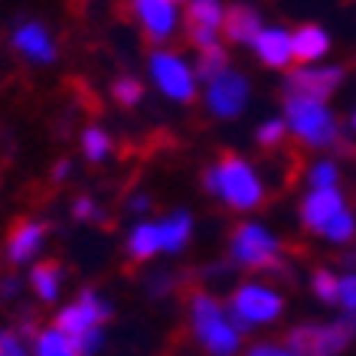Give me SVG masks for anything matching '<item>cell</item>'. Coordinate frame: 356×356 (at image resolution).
I'll list each match as a JSON object with an SVG mask.
<instances>
[{"mask_svg":"<svg viewBox=\"0 0 356 356\" xmlns=\"http://www.w3.org/2000/svg\"><path fill=\"white\" fill-rule=\"evenodd\" d=\"M203 193L209 200H216L222 209L248 216L259 213L265 200H268V184L255 163L248 161L245 154H222L209 163L200 177Z\"/></svg>","mask_w":356,"mask_h":356,"instance_id":"1","label":"cell"},{"mask_svg":"<svg viewBox=\"0 0 356 356\" xmlns=\"http://www.w3.org/2000/svg\"><path fill=\"white\" fill-rule=\"evenodd\" d=\"M186 327L193 343L206 356H242L245 353V330L229 314L226 301L213 291H193L186 298Z\"/></svg>","mask_w":356,"mask_h":356,"instance_id":"2","label":"cell"},{"mask_svg":"<svg viewBox=\"0 0 356 356\" xmlns=\"http://www.w3.org/2000/svg\"><path fill=\"white\" fill-rule=\"evenodd\" d=\"M281 118L288 124V138L311 154H330L343 144V121L330 108V102L311 95L284 92Z\"/></svg>","mask_w":356,"mask_h":356,"instance_id":"3","label":"cell"},{"mask_svg":"<svg viewBox=\"0 0 356 356\" xmlns=\"http://www.w3.org/2000/svg\"><path fill=\"white\" fill-rule=\"evenodd\" d=\"M298 222L304 232L334 248H346L356 242V209L346 200L343 186L304 190L298 200Z\"/></svg>","mask_w":356,"mask_h":356,"instance_id":"4","label":"cell"},{"mask_svg":"<svg viewBox=\"0 0 356 356\" xmlns=\"http://www.w3.org/2000/svg\"><path fill=\"white\" fill-rule=\"evenodd\" d=\"M226 259L232 268L248 271V275H265V271L281 268L284 261V238L278 229H271L265 219L242 216L229 232Z\"/></svg>","mask_w":356,"mask_h":356,"instance_id":"5","label":"cell"},{"mask_svg":"<svg viewBox=\"0 0 356 356\" xmlns=\"http://www.w3.org/2000/svg\"><path fill=\"white\" fill-rule=\"evenodd\" d=\"M144 82L170 105H193L200 98V72H196L193 56L173 46H151L147 63H144Z\"/></svg>","mask_w":356,"mask_h":356,"instance_id":"6","label":"cell"},{"mask_svg":"<svg viewBox=\"0 0 356 356\" xmlns=\"http://www.w3.org/2000/svg\"><path fill=\"white\" fill-rule=\"evenodd\" d=\"M111 317V304L95 291V288H82V291L65 301L56 314V327H63L72 337L79 356H98L105 346V324Z\"/></svg>","mask_w":356,"mask_h":356,"instance_id":"7","label":"cell"},{"mask_svg":"<svg viewBox=\"0 0 356 356\" xmlns=\"http://www.w3.org/2000/svg\"><path fill=\"white\" fill-rule=\"evenodd\" d=\"M226 307L236 317V324L248 334V330H261V327L278 324L284 317L288 298H284L278 284L265 281L261 275H252V278L238 281L236 288L229 291Z\"/></svg>","mask_w":356,"mask_h":356,"instance_id":"8","label":"cell"},{"mask_svg":"<svg viewBox=\"0 0 356 356\" xmlns=\"http://www.w3.org/2000/svg\"><path fill=\"white\" fill-rule=\"evenodd\" d=\"M298 356H340L356 343V314H343L334 321H314V324H298L284 337Z\"/></svg>","mask_w":356,"mask_h":356,"instance_id":"9","label":"cell"},{"mask_svg":"<svg viewBox=\"0 0 356 356\" xmlns=\"http://www.w3.org/2000/svg\"><path fill=\"white\" fill-rule=\"evenodd\" d=\"M200 102H203V108L209 118L236 121V118H242L248 111V105H252V79H248L242 69L229 65L219 76L206 79L203 88H200Z\"/></svg>","mask_w":356,"mask_h":356,"instance_id":"10","label":"cell"},{"mask_svg":"<svg viewBox=\"0 0 356 356\" xmlns=\"http://www.w3.org/2000/svg\"><path fill=\"white\" fill-rule=\"evenodd\" d=\"M131 20L151 46H170L184 33V3L180 0H131Z\"/></svg>","mask_w":356,"mask_h":356,"instance_id":"11","label":"cell"},{"mask_svg":"<svg viewBox=\"0 0 356 356\" xmlns=\"http://www.w3.org/2000/svg\"><path fill=\"white\" fill-rule=\"evenodd\" d=\"M343 86H346V65L330 63V59H324V63H294L284 72V92H294V95L334 102Z\"/></svg>","mask_w":356,"mask_h":356,"instance_id":"12","label":"cell"},{"mask_svg":"<svg viewBox=\"0 0 356 356\" xmlns=\"http://www.w3.org/2000/svg\"><path fill=\"white\" fill-rule=\"evenodd\" d=\"M229 0H184V33L196 49L222 43V20Z\"/></svg>","mask_w":356,"mask_h":356,"instance_id":"13","label":"cell"},{"mask_svg":"<svg viewBox=\"0 0 356 356\" xmlns=\"http://www.w3.org/2000/svg\"><path fill=\"white\" fill-rule=\"evenodd\" d=\"M46 242H49V222L40 216H26L20 222H13V229L3 238V259L13 268L33 265V261H40Z\"/></svg>","mask_w":356,"mask_h":356,"instance_id":"14","label":"cell"},{"mask_svg":"<svg viewBox=\"0 0 356 356\" xmlns=\"http://www.w3.org/2000/svg\"><path fill=\"white\" fill-rule=\"evenodd\" d=\"M10 49L30 65H53L59 59V43L53 30L40 20H17L10 30Z\"/></svg>","mask_w":356,"mask_h":356,"instance_id":"15","label":"cell"},{"mask_svg":"<svg viewBox=\"0 0 356 356\" xmlns=\"http://www.w3.org/2000/svg\"><path fill=\"white\" fill-rule=\"evenodd\" d=\"M248 53L255 56V63L271 69V72H288L294 65L291 26H284V23H265L259 30V36L252 40Z\"/></svg>","mask_w":356,"mask_h":356,"instance_id":"16","label":"cell"},{"mask_svg":"<svg viewBox=\"0 0 356 356\" xmlns=\"http://www.w3.org/2000/svg\"><path fill=\"white\" fill-rule=\"evenodd\" d=\"M261 26H265V17H261V10L252 0H229L226 20H222V43L248 49Z\"/></svg>","mask_w":356,"mask_h":356,"instance_id":"17","label":"cell"},{"mask_svg":"<svg viewBox=\"0 0 356 356\" xmlns=\"http://www.w3.org/2000/svg\"><path fill=\"white\" fill-rule=\"evenodd\" d=\"M124 255L138 265H147L154 259H163V238L157 216H138L124 236Z\"/></svg>","mask_w":356,"mask_h":356,"instance_id":"18","label":"cell"},{"mask_svg":"<svg viewBox=\"0 0 356 356\" xmlns=\"http://www.w3.org/2000/svg\"><path fill=\"white\" fill-rule=\"evenodd\" d=\"M157 222H161V238H163V259L184 255L186 248L193 245L196 219L186 206H173V209H167L163 216H157Z\"/></svg>","mask_w":356,"mask_h":356,"instance_id":"19","label":"cell"},{"mask_svg":"<svg viewBox=\"0 0 356 356\" xmlns=\"http://www.w3.org/2000/svg\"><path fill=\"white\" fill-rule=\"evenodd\" d=\"M291 46L294 63H324L334 53V36L321 23H301V26H291Z\"/></svg>","mask_w":356,"mask_h":356,"instance_id":"20","label":"cell"},{"mask_svg":"<svg viewBox=\"0 0 356 356\" xmlns=\"http://www.w3.org/2000/svg\"><path fill=\"white\" fill-rule=\"evenodd\" d=\"M26 284H30L33 298L40 304H59L65 291V268L59 261H33L26 271Z\"/></svg>","mask_w":356,"mask_h":356,"instance_id":"21","label":"cell"},{"mask_svg":"<svg viewBox=\"0 0 356 356\" xmlns=\"http://www.w3.org/2000/svg\"><path fill=\"white\" fill-rule=\"evenodd\" d=\"M79 151L86 157L88 163H108L111 154H115V138H111L108 128H102V124H86V128L79 131Z\"/></svg>","mask_w":356,"mask_h":356,"instance_id":"22","label":"cell"},{"mask_svg":"<svg viewBox=\"0 0 356 356\" xmlns=\"http://www.w3.org/2000/svg\"><path fill=\"white\" fill-rule=\"evenodd\" d=\"M30 353L33 356H79V350H76V343H72V337L65 334L63 327L46 324L33 334Z\"/></svg>","mask_w":356,"mask_h":356,"instance_id":"23","label":"cell"},{"mask_svg":"<svg viewBox=\"0 0 356 356\" xmlns=\"http://www.w3.org/2000/svg\"><path fill=\"white\" fill-rule=\"evenodd\" d=\"M343 184V167L330 154H317L307 167H304V190H327V186Z\"/></svg>","mask_w":356,"mask_h":356,"instance_id":"24","label":"cell"},{"mask_svg":"<svg viewBox=\"0 0 356 356\" xmlns=\"http://www.w3.org/2000/svg\"><path fill=\"white\" fill-rule=\"evenodd\" d=\"M193 63H196V72H200V82H206V79L219 76L222 69H229L232 56H229L226 43H216V46H206V49H196Z\"/></svg>","mask_w":356,"mask_h":356,"instance_id":"25","label":"cell"},{"mask_svg":"<svg viewBox=\"0 0 356 356\" xmlns=\"http://www.w3.org/2000/svg\"><path fill=\"white\" fill-rule=\"evenodd\" d=\"M108 95L115 105H121V108H138L140 102L147 98V82L138 76H118L111 82Z\"/></svg>","mask_w":356,"mask_h":356,"instance_id":"26","label":"cell"},{"mask_svg":"<svg viewBox=\"0 0 356 356\" xmlns=\"http://www.w3.org/2000/svg\"><path fill=\"white\" fill-rule=\"evenodd\" d=\"M284 140H288V124H284L281 115L261 118L259 124H255V144L265 147V151H275V147H281Z\"/></svg>","mask_w":356,"mask_h":356,"instance_id":"27","label":"cell"},{"mask_svg":"<svg viewBox=\"0 0 356 356\" xmlns=\"http://www.w3.org/2000/svg\"><path fill=\"white\" fill-rule=\"evenodd\" d=\"M337 278H340V275H337L334 268H314L311 278H307L311 294L321 304H334V307H337Z\"/></svg>","mask_w":356,"mask_h":356,"instance_id":"28","label":"cell"},{"mask_svg":"<svg viewBox=\"0 0 356 356\" xmlns=\"http://www.w3.org/2000/svg\"><path fill=\"white\" fill-rule=\"evenodd\" d=\"M69 213H72L76 222H102L105 219V209H102V203L92 193H79L72 200V206H69Z\"/></svg>","mask_w":356,"mask_h":356,"instance_id":"29","label":"cell"},{"mask_svg":"<svg viewBox=\"0 0 356 356\" xmlns=\"http://www.w3.org/2000/svg\"><path fill=\"white\" fill-rule=\"evenodd\" d=\"M337 307L343 314H356V268L340 271V278H337Z\"/></svg>","mask_w":356,"mask_h":356,"instance_id":"30","label":"cell"},{"mask_svg":"<svg viewBox=\"0 0 356 356\" xmlns=\"http://www.w3.org/2000/svg\"><path fill=\"white\" fill-rule=\"evenodd\" d=\"M0 356H33L30 340L20 330H0Z\"/></svg>","mask_w":356,"mask_h":356,"instance_id":"31","label":"cell"},{"mask_svg":"<svg viewBox=\"0 0 356 356\" xmlns=\"http://www.w3.org/2000/svg\"><path fill=\"white\" fill-rule=\"evenodd\" d=\"M245 356H298L288 340H259V343L245 346Z\"/></svg>","mask_w":356,"mask_h":356,"instance_id":"32","label":"cell"},{"mask_svg":"<svg viewBox=\"0 0 356 356\" xmlns=\"http://www.w3.org/2000/svg\"><path fill=\"white\" fill-rule=\"evenodd\" d=\"M124 206H128V213H134V216H147V213L154 209V196L144 193V190H134Z\"/></svg>","mask_w":356,"mask_h":356,"instance_id":"33","label":"cell"},{"mask_svg":"<svg viewBox=\"0 0 356 356\" xmlns=\"http://www.w3.org/2000/svg\"><path fill=\"white\" fill-rule=\"evenodd\" d=\"M20 291H23V281L17 278V275H0V298H3V301L17 298Z\"/></svg>","mask_w":356,"mask_h":356,"instance_id":"34","label":"cell"},{"mask_svg":"<svg viewBox=\"0 0 356 356\" xmlns=\"http://www.w3.org/2000/svg\"><path fill=\"white\" fill-rule=\"evenodd\" d=\"M147 288H151L147 294H157V298H161V294H167L173 288V275H167V271H157V275L147 281Z\"/></svg>","mask_w":356,"mask_h":356,"instance_id":"35","label":"cell"},{"mask_svg":"<svg viewBox=\"0 0 356 356\" xmlns=\"http://www.w3.org/2000/svg\"><path fill=\"white\" fill-rule=\"evenodd\" d=\"M49 177H53V184H65V180L72 177V161H69V157H59V161L53 163V173H49Z\"/></svg>","mask_w":356,"mask_h":356,"instance_id":"36","label":"cell"},{"mask_svg":"<svg viewBox=\"0 0 356 356\" xmlns=\"http://www.w3.org/2000/svg\"><path fill=\"white\" fill-rule=\"evenodd\" d=\"M343 128H346V134H350V140H353V144H356V98H353V102H350V111H346Z\"/></svg>","mask_w":356,"mask_h":356,"instance_id":"37","label":"cell"},{"mask_svg":"<svg viewBox=\"0 0 356 356\" xmlns=\"http://www.w3.org/2000/svg\"><path fill=\"white\" fill-rule=\"evenodd\" d=\"M180 3H184V0H180Z\"/></svg>","mask_w":356,"mask_h":356,"instance_id":"38","label":"cell"},{"mask_svg":"<svg viewBox=\"0 0 356 356\" xmlns=\"http://www.w3.org/2000/svg\"><path fill=\"white\" fill-rule=\"evenodd\" d=\"M353 245H356V242H353Z\"/></svg>","mask_w":356,"mask_h":356,"instance_id":"39","label":"cell"}]
</instances>
